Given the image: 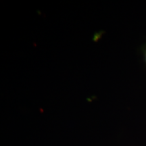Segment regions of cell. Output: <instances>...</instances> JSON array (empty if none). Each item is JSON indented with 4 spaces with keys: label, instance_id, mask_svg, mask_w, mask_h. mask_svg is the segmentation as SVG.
<instances>
[{
    "label": "cell",
    "instance_id": "obj_1",
    "mask_svg": "<svg viewBox=\"0 0 146 146\" xmlns=\"http://www.w3.org/2000/svg\"><path fill=\"white\" fill-rule=\"evenodd\" d=\"M145 61H146V53H145Z\"/></svg>",
    "mask_w": 146,
    "mask_h": 146
}]
</instances>
